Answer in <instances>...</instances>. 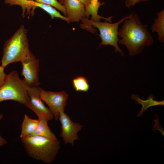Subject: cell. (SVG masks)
I'll return each mask as SVG.
<instances>
[{
	"label": "cell",
	"mask_w": 164,
	"mask_h": 164,
	"mask_svg": "<svg viewBox=\"0 0 164 164\" xmlns=\"http://www.w3.org/2000/svg\"><path fill=\"white\" fill-rule=\"evenodd\" d=\"M147 24H143L138 15L133 14L123 22L118 31V43L127 47L129 54L134 56L141 53L145 46L152 45L154 39L147 29Z\"/></svg>",
	"instance_id": "obj_1"
},
{
	"label": "cell",
	"mask_w": 164,
	"mask_h": 164,
	"mask_svg": "<svg viewBox=\"0 0 164 164\" xmlns=\"http://www.w3.org/2000/svg\"><path fill=\"white\" fill-rule=\"evenodd\" d=\"M28 155L38 161L50 163L55 160L60 149V142L38 135L21 138Z\"/></svg>",
	"instance_id": "obj_2"
},
{
	"label": "cell",
	"mask_w": 164,
	"mask_h": 164,
	"mask_svg": "<svg viewBox=\"0 0 164 164\" xmlns=\"http://www.w3.org/2000/svg\"><path fill=\"white\" fill-rule=\"evenodd\" d=\"M27 32L21 25L5 43L1 66L4 68L10 63L21 62L29 53Z\"/></svg>",
	"instance_id": "obj_3"
},
{
	"label": "cell",
	"mask_w": 164,
	"mask_h": 164,
	"mask_svg": "<svg viewBox=\"0 0 164 164\" xmlns=\"http://www.w3.org/2000/svg\"><path fill=\"white\" fill-rule=\"evenodd\" d=\"M28 86L21 79L15 70L7 75L4 83L0 86V103L13 100L28 107L30 98L28 92Z\"/></svg>",
	"instance_id": "obj_4"
},
{
	"label": "cell",
	"mask_w": 164,
	"mask_h": 164,
	"mask_svg": "<svg viewBox=\"0 0 164 164\" xmlns=\"http://www.w3.org/2000/svg\"><path fill=\"white\" fill-rule=\"evenodd\" d=\"M133 13L124 17L120 21L115 23L106 21L95 22L84 17L81 20L83 23L81 26L82 28L92 32H94L95 31L92 28V26L97 28L100 33L99 35L101 39V42L99 46L109 45L112 46L115 49V53L118 52L124 56L123 51L118 45L119 39L118 37V26L121 23L129 18Z\"/></svg>",
	"instance_id": "obj_5"
},
{
	"label": "cell",
	"mask_w": 164,
	"mask_h": 164,
	"mask_svg": "<svg viewBox=\"0 0 164 164\" xmlns=\"http://www.w3.org/2000/svg\"><path fill=\"white\" fill-rule=\"evenodd\" d=\"M40 96L56 120H58L60 113L64 111L68 98L65 91L53 92L46 91L40 88Z\"/></svg>",
	"instance_id": "obj_6"
},
{
	"label": "cell",
	"mask_w": 164,
	"mask_h": 164,
	"mask_svg": "<svg viewBox=\"0 0 164 164\" xmlns=\"http://www.w3.org/2000/svg\"><path fill=\"white\" fill-rule=\"evenodd\" d=\"M58 120L61 125L60 136L65 144L69 143L73 145L75 141L79 139L78 133L82 129L83 126L79 123L73 122L64 111L60 112Z\"/></svg>",
	"instance_id": "obj_7"
},
{
	"label": "cell",
	"mask_w": 164,
	"mask_h": 164,
	"mask_svg": "<svg viewBox=\"0 0 164 164\" xmlns=\"http://www.w3.org/2000/svg\"><path fill=\"white\" fill-rule=\"evenodd\" d=\"M22 66L21 75L28 87L38 86L39 60L30 51L29 54L21 62Z\"/></svg>",
	"instance_id": "obj_8"
},
{
	"label": "cell",
	"mask_w": 164,
	"mask_h": 164,
	"mask_svg": "<svg viewBox=\"0 0 164 164\" xmlns=\"http://www.w3.org/2000/svg\"><path fill=\"white\" fill-rule=\"evenodd\" d=\"M40 88L39 86H28V92L30 98L28 108L33 111L38 118H43L48 121H51L54 118V117L40 97Z\"/></svg>",
	"instance_id": "obj_9"
},
{
	"label": "cell",
	"mask_w": 164,
	"mask_h": 164,
	"mask_svg": "<svg viewBox=\"0 0 164 164\" xmlns=\"http://www.w3.org/2000/svg\"><path fill=\"white\" fill-rule=\"evenodd\" d=\"M67 17L70 22H77L85 17V6L79 0H65Z\"/></svg>",
	"instance_id": "obj_10"
},
{
	"label": "cell",
	"mask_w": 164,
	"mask_h": 164,
	"mask_svg": "<svg viewBox=\"0 0 164 164\" xmlns=\"http://www.w3.org/2000/svg\"><path fill=\"white\" fill-rule=\"evenodd\" d=\"M6 4H9L11 6L17 5L20 6L22 9V15L25 16V13L26 11V14H34L35 10L37 8H41L43 4L37 2L34 0H5Z\"/></svg>",
	"instance_id": "obj_11"
},
{
	"label": "cell",
	"mask_w": 164,
	"mask_h": 164,
	"mask_svg": "<svg viewBox=\"0 0 164 164\" xmlns=\"http://www.w3.org/2000/svg\"><path fill=\"white\" fill-rule=\"evenodd\" d=\"M104 4L98 0H91L89 4L86 6L85 9V17L88 19L89 16L91 15V20L95 22L100 21V19H103L110 22H111V19L113 16L105 18L99 15L98 14V10L100 7Z\"/></svg>",
	"instance_id": "obj_12"
},
{
	"label": "cell",
	"mask_w": 164,
	"mask_h": 164,
	"mask_svg": "<svg viewBox=\"0 0 164 164\" xmlns=\"http://www.w3.org/2000/svg\"><path fill=\"white\" fill-rule=\"evenodd\" d=\"M155 98L152 94H151L147 97V100H144L140 99L138 95L135 94L131 95V99L136 101L138 103L141 104L142 106L141 111L138 113L136 115L137 117L142 116L144 112L151 107L164 105V100L161 101L155 100L153 98Z\"/></svg>",
	"instance_id": "obj_13"
},
{
	"label": "cell",
	"mask_w": 164,
	"mask_h": 164,
	"mask_svg": "<svg viewBox=\"0 0 164 164\" xmlns=\"http://www.w3.org/2000/svg\"><path fill=\"white\" fill-rule=\"evenodd\" d=\"M38 120L37 127L31 135L40 136L51 139L57 138L51 131L48 125L47 120L40 118H38Z\"/></svg>",
	"instance_id": "obj_14"
},
{
	"label": "cell",
	"mask_w": 164,
	"mask_h": 164,
	"mask_svg": "<svg viewBox=\"0 0 164 164\" xmlns=\"http://www.w3.org/2000/svg\"><path fill=\"white\" fill-rule=\"evenodd\" d=\"M157 17L154 20L151 27L152 32H156L159 41L164 42V10L162 9L157 13Z\"/></svg>",
	"instance_id": "obj_15"
},
{
	"label": "cell",
	"mask_w": 164,
	"mask_h": 164,
	"mask_svg": "<svg viewBox=\"0 0 164 164\" xmlns=\"http://www.w3.org/2000/svg\"><path fill=\"white\" fill-rule=\"evenodd\" d=\"M38 122V119L31 118L25 114L21 125L20 138L31 135L36 129Z\"/></svg>",
	"instance_id": "obj_16"
},
{
	"label": "cell",
	"mask_w": 164,
	"mask_h": 164,
	"mask_svg": "<svg viewBox=\"0 0 164 164\" xmlns=\"http://www.w3.org/2000/svg\"><path fill=\"white\" fill-rule=\"evenodd\" d=\"M73 86L77 91L86 92L89 88V85L87 78L82 76H79L73 79Z\"/></svg>",
	"instance_id": "obj_17"
},
{
	"label": "cell",
	"mask_w": 164,
	"mask_h": 164,
	"mask_svg": "<svg viewBox=\"0 0 164 164\" xmlns=\"http://www.w3.org/2000/svg\"><path fill=\"white\" fill-rule=\"evenodd\" d=\"M35 1L42 3L50 5L57 9L62 12L65 16L67 17L66 9L64 6L59 2L57 0H34Z\"/></svg>",
	"instance_id": "obj_18"
},
{
	"label": "cell",
	"mask_w": 164,
	"mask_h": 164,
	"mask_svg": "<svg viewBox=\"0 0 164 164\" xmlns=\"http://www.w3.org/2000/svg\"><path fill=\"white\" fill-rule=\"evenodd\" d=\"M150 0H126L125 4L126 7L130 8L134 5L136 4L142 2H148Z\"/></svg>",
	"instance_id": "obj_19"
},
{
	"label": "cell",
	"mask_w": 164,
	"mask_h": 164,
	"mask_svg": "<svg viewBox=\"0 0 164 164\" xmlns=\"http://www.w3.org/2000/svg\"><path fill=\"white\" fill-rule=\"evenodd\" d=\"M4 68L0 66V86L5 82L6 78V75L4 71Z\"/></svg>",
	"instance_id": "obj_20"
},
{
	"label": "cell",
	"mask_w": 164,
	"mask_h": 164,
	"mask_svg": "<svg viewBox=\"0 0 164 164\" xmlns=\"http://www.w3.org/2000/svg\"><path fill=\"white\" fill-rule=\"evenodd\" d=\"M3 117L2 114H0V121ZM7 143V141L5 138L2 137L0 135V147L2 146Z\"/></svg>",
	"instance_id": "obj_21"
},
{
	"label": "cell",
	"mask_w": 164,
	"mask_h": 164,
	"mask_svg": "<svg viewBox=\"0 0 164 164\" xmlns=\"http://www.w3.org/2000/svg\"><path fill=\"white\" fill-rule=\"evenodd\" d=\"M83 3L85 7L87 6L91 0H79Z\"/></svg>",
	"instance_id": "obj_22"
},
{
	"label": "cell",
	"mask_w": 164,
	"mask_h": 164,
	"mask_svg": "<svg viewBox=\"0 0 164 164\" xmlns=\"http://www.w3.org/2000/svg\"><path fill=\"white\" fill-rule=\"evenodd\" d=\"M65 0H59V2L61 4L63 5Z\"/></svg>",
	"instance_id": "obj_23"
}]
</instances>
